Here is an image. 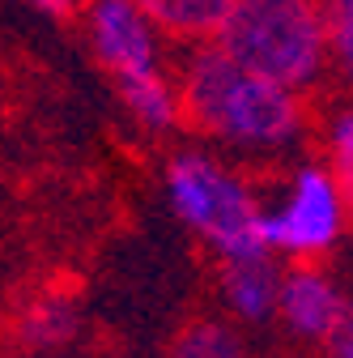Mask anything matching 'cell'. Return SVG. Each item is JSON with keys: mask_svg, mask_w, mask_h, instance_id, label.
Masks as SVG:
<instances>
[{"mask_svg": "<svg viewBox=\"0 0 353 358\" xmlns=\"http://www.w3.org/2000/svg\"><path fill=\"white\" fill-rule=\"evenodd\" d=\"M179 107L200 132L243 150H281L302 132L298 90H285L230 60L213 38L188 56L179 73Z\"/></svg>", "mask_w": 353, "mask_h": 358, "instance_id": "obj_1", "label": "cell"}, {"mask_svg": "<svg viewBox=\"0 0 353 358\" xmlns=\"http://www.w3.org/2000/svg\"><path fill=\"white\" fill-rule=\"evenodd\" d=\"M213 43L243 69L306 90L328 69L324 0H234Z\"/></svg>", "mask_w": 353, "mask_h": 358, "instance_id": "obj_2", "label": "cell"}, {"mask_svg": "<svg viewBox=\"0 0 353 358\" xmlns=\"http://www.w3.org/2000/svg\"><path fill=\"white\" fill-rule=\"evenodd\" d=\"M166 192L170 205L188 227L213 243L222 260H251L269 256L273 248L264 243L260 209L239 175H230L222 162L204 154H174L166 166Z\"/></svg>", "mask_w": 353, "mask_h": 358, "instance_id": "obj_3", "label": "cell"}, {"mask_svg": "<svg viewBox=\"0 0 353 358\" xmlns=\"http://www.w3.org/2000/svg\"><path fill=\"white\" fill-rule=\"evenodd\" d=\"M345 201H340V184L328 166H302L294 175V184L285 192V205L260 209V231L264 243L277 252H294V256H315L324 248L336 243V235L345 231Z\"/></svg>", "mask_w": 353, "mask_h": 358, "instance_id": "obj_4", "label": "cell"}, {"mask_svg": "<svg viewBox=\"0 0 353 358\" xmlns=\"http://www.w3.org/2000/svg\"><path fill=\"white\" fill-rule=\"evenodd\" d=\"M85 26L94 56L115 77L158 69V26L137 9V0H90Z\"/></svg>", "mask_w": 353, "mask_h": 358, "instance_id": "obj_5", "label": "cell"}, {"mask_svg": "<svg viewBox=\"0 0 353 358\" xmlns=\"http://www.w3.org/2000/svg\"><path fill=\"white\" fill-rule=\"evenodd\" d=\"M340 303H345L340 290L320 273V268H294V273H285L281 286H277V307H281L285 324L298 337H311V341H324V333L332 329Z\"/></svg>", "mask_w": 353, "mask_h": 358, "instance_id": "obj_6", "label": "cell"}, {"mask_svg": "<svg viewBox=\"0 0 353 358\" xmlns=\"http://www.w3.org/2000/svg\"><path fill=\"white\" fill-rule=\"evenodd\" d=\"M222 294L239 320H269L277 311V268L269 256H251V260H222Z\"/></svg>", "mask_w": 353, "mask_h": 358, "instance_id": "obj_7", "label": "cell"}, {"mask_svg": "<svg viewBox=\"0 0 353 358\" xmlns=\"http://www.w3.org/2000/svg\"><path fill=\"white\" fill-rule=\"evenodd\" d=\"M115 85H119L123 107L132 111V120H137L141 128H149V132H170L174 124L183 120L179 90L162 77V69L123 73V77H115Z\"/></svg>", "mask_w": 353, "mask_h": 358, "instance_id": "obj_8", "label": "cell"}, {"mask_svg": "<svg viewBox=\"0 0 353 358\" xmlns=\"http://www.w3.org/2000/svg\"><path fill=\"white\" fill-rule=\"evenodd\" d=\"M234 0H137V9L158 26V34L204 43L226 22Z\"/></svg>", "mask_w": 353, "mask_h": 358, "instance_id": "obj_9", "label": "cell"}, {"mask_svg": "<svg viewBox=\"0 0 353 358\" xmlns=\"http://www.w3.org/2000/svg\"><path fill=\"white\" fill-rule=\"evenodd\" d=\"M73 333H77V303L64 294L34 299L17 324V337L26 350H56V345L73 341Z\"/></svg>", "mask_w": 353, "mask_h": 358, "instance_id": "obj_10", "label": "cell"}, {"mask_svg": "<svg viewBox=\"0 0 353 358\" xmlns=\"http://www.w3.org/2000/svg\"><path fill=\"white\" fill-rule=\"evenodd\" d=\"M170 358H243V345L230 324L222 320H196L170 345Z\"/></svg>", "mask_w": 353, "mask_h": 358, "instance_id": "obj_11", "label": "cell"}, {"mask_svg": "<svg viewBox=\"0 0 353 358\" xmlns=\"http://www.w3.org/2000/svg\"><path fill=\"white\" fill-rule=\"evenodd\" d=\"M328 162H332V175L340 184V201H345V213L353 217V103L340 107L332 120H328Z\"/></svg>", "mask_w": 353, "mask_h": 358, "instance_id": "obj_12", "label": "cell"}, {"mask_svg": "<svg viewBox=\"0 0 353 358\" xmlns=\"http://www.w3.org/2000/svg\"><path fill=\"white\" fill-rule=\"evenodd\" d=\"M328 17V64L353 90V0H324Z\"/></svg>", "mask_w": 353, "mask_h": 358, "instance_id": "obj_13", "label": "cell"}, {"mask_svg": "<svg viewBox=\"0 0 353 358\" xmlns=\"http://www.w3.org/2000/svg\"><path fill=\"white\" fill-rule=\"evenodd\" d=\"M324 345H328V358H353V303H340L332 329L324 333Z\"/></svg>", "mask_w": 353, "mask_h": 358, "instance_id": "obj_14", "label": "cell"}, {"mask_svg": "<svg viewBox=\"0 0 353 358\" xmlns=\"http://www.w3.org/2000/svg\"><path fill=\"white\" fill-rule=\"evenodd\" d=\"M30 5H34L38 13H52V17H64V13H73V0H30Z\"/></svg>", "mask_w": 353, "mask_h": 358, "instance_id": "obj_15", "label": "cell"}]
</instances>
